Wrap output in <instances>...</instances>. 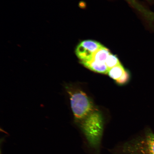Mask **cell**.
Masks as SVG:
<instances>
[{"label":"cell","instance_id":"9c48e42d","mask_svg":"<svg viewBox=\"0 0 154 154\" xmlns=\"http://www.w3.org/2000/svg\"><path fill=\"white\" fill-rule=\"evenodd\" d=\"M129 78V74L128 72L125 71L122 77L116 82L117 83L119 84H124L128 81Z\"/></svg>","mask_w":154,"mask_h":154},{"label":"cell","instance_id":"8992f818","mask_svg":"<svg viewBox=\"0 0 154 154\" xmlns=\"http://www.w3.org/2000/svg\"><path fill=\"white\" fill-rule=\"evenodd\" d=\"M110 54L109 50L103 46L94 54L91 59L97 62L105 63L107 58Z\"/></svg>","mask_w":154,"mask_h":154},{"label":"cell","instance_id":"277c9868","mask_svg":"<svg viewBox=\"0 0 154 154\" xmlns=\"http://www.w3.org/2000/svg\"><path fill=\"white\" fill-rule=\"evenodd\" d=\"M103 46L99 42L94 40H84L77 46L76 54L81 62L89 61L91 59L96 52Z\"/></svg>","mask_w":154,"mask_h":154},{"label":"cell","instance_id":"52a82bcc","mask_svg":"<svg viewBox=\"0 0 154 154\" xmlns=\"http://www.w3.org/2000/svg\"><path fill=\"white\" fill-rule=\"evenodd\" d=\"M125 71L124 67L120 63L109 69L108 73L111 78L117 81L122 77Z\"/></svg>","mask_w":154,"mask_h":154},{"label":"cell","instance_id":"7a4b0ae2","mask_svg":"<svg viewBox=\"0 0 154 154\" xmlns=\"http://www.w3.org/2000/svg\"><path fill=\"white\" fill-rule=\"evenodd\" d=\"M113 154H154V134L150 129L142 135L111 149Z\"/></svg>","mask_w":154,"mask_h":154},{"label":"cell","instance_id":"6da1fadb","mask_svg":"<svg viewBox=\"0 0 154 154\" xmlns=\"http://www.w3.org/2000/svg\"><path fill=\"white\" fill-rule=\"evenodd\" d=\"M81 122V128L88 146L96 154H100L103 126L101 115L94 111Z\"/></svg>","mask_w":154,"mask_h":154},{"label":"cell","instance_id":"5b68a950","mask_svg":"<svg viewBox=\"0 0 154 154\" xmlns=\"http://www.w3.org/2000/svg\"><path fill=\"white\" fill-rule=\"evenodd\" d=\"M81 63L85 66L94 72L102 74H107L108 72L109 69L105 63L97 62L92 59Z\"/></svg>","mask_w":154,"mask_h":154},{"label":"cell","instance_id":"ba28073f","mask_svg":"<svg viewBox=\"0 0 154 154\" xmlns=\"http://www.w3.org/2000/svg\"><path fill=\"white\" fill-rule=\"evenodd\" d=\"M105 63L109 70V69L120 64L118 58L111 53L107 58Z\"/></svg>","mask_w":154,"mask_h":154},{"label":"cell","instance_id":"3957f363","mask_svg":"<svg viewBox=\"0 0 154 154\" xmlns=\"http://www.w3.org/2000/svg\"><path fill=\"white\" fill-rule=\"evenodd\" d=\"M70 95L71 107L75 118L82 121L94 111L93 106L85 93L80 90L67 88Z\"/></svg>","mask_w":154,"mask_h":154}]
</instances>
